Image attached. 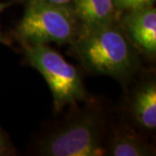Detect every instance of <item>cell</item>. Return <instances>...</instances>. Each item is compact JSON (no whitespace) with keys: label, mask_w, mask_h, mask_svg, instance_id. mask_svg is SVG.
I'll return each mask as SVG.
<instances>
[{"label":"cell","mask_w":156,"mask_h":156,"mask_svg":"<svg viewBox=\"0 0 156 156\" xmlns=\"http://www.w3.org/2000/svg\"><path fill=\"white\" fill-rule=\"evenodd\" d=\"M72 49L89 71L126 82L138 71V50L119 21L92 29H80Z\"/></svg>","instance_id":"6da1fadb"},{"label":"cell","mask_w":156,"mask_h":156,"mask_svg":"<svg viewBox=\"0 0 156 156\" xmlns=\"http://www.w3.org/2000/svg\"><path fill=\"white\" fill-rule=\"evenodd\" d=\"M105 117L95 103L76 109L41 140L40 155L101 156L106 154L103 144Z\"/></svg>","instance_id":"7a4b0ae2"},{"label":"cell","mask_w":156,"mask_h":156,"mask_svg":"<svg viewBox=\"0 0 156 156\" xmlns=\"http://www.w3.org/2000/svg\"><path fill=\"white\" fill-rule=\"evenodd\" d=\"M81 25L71 4L26 0L25 10L14 30L23 47L35 44H72Z\"/></svg>","instance_id":"3957f363"},{"label":"cell","mask_w":156,"mask_h":156,"mask_svg":"<svg viewBox=\"0 0 156 156\" xmlns=\"http://www.w3.org/2000/svg\"><path fill=\"white\" fill-rule=\"evenodd\" d=\"M25 60L45 79L53 96L54 110L87 101V91L80 72L48 44L23 47Z\"/></svg>","instance_id":"277c9868"},{"label":"cell","mask_w":156,"mask_h":156,"mask_svg":"<svg viewBox=\"0 0 156 156\" xmlns=\"http://www.w3.org/2000/svg\"><path fill=\"white\" fill-rule=\"evenodd\" d=\"M119 22L134 47L150 58L156 55V9L154 6L126 11Z\"/></svg>","instance_id":"5b68a950"},{"label":"cell","mask_w":156,"mask_h":156,"mask_svg":"<svg viewBox=\"0 0 156 156\" xmlns=\"http://www.w3.org/2000/svg\"><path fill=\"white\" fill-rule=\"evenodd\" d=\"M129 113L140 128L154 132L156 128V82L154 78L140 84L131 96Z\"/></svg>","instance_id":"8992f818"},{"label":"cell","mask_w":156,"mask_h":156,"mask_svg":"<svg viewBox=\"0 0 156 156\" xmlns=\"http://www.w3.org/2000/svg\"><path fill=\"white\" fill-rule=\"evenodd\" d=\"M70 4L81 28H97L120 18L113 0H73Z\"/></svg>","instance_id":"52a82bcc"},{"label":"cell","mask_w":156,"mask_h":156,"mask_svg":"<svg viewBox=\"0 0 156 156\" xmlns=\"http://www.w3.org/2000/svg\"><path fill=\"white\" fill-rule=\"evenodd\" d=\"M106 154L112 156L155 155V149L139 133L126 125L114 128L106 147Z\"/></svg>","instance_id":"ba28073f"},{"label":"cell","mask_w":156,"mask_h":156,"mask_svg":"<svg viewBox=\"0 0 156 156\" xmlns=\"http://www.w3.org/2000/svg\"><path fill=\"white\" fill-rule=\"evenodd\" d=\"M155 1L156 0H113L115 7L120 16L122 13L126 11L154 6Z\"/></svg>","instance_id":"9c48e42d"},{"label":"cell","mask_w":156,"mask_h":156,"mask_svg":"<svg viewBox=\"0 0 156 156\" xmlns=\"http://www.w3.org/2000/svg\"><path fill=\"white\" fill-rule=\"evenodd\" d=\"M17 151L11 143L9 136L0 128V156L15 155Z\"/></svg>","instance_id":"30bf717a"},{"label":"cell","mask_w":156,"mask_h":156,"mask_svg":"<svg viewBox=\"0 0 156 156\" xmlns=\"http://www.w3.org/2000/svg\"><path fill=\"white\" fill-rule=\"evenodd\" d=\"M17 2H18V0H11V1H9V2H0V14L5 11L6 8L10 7L13 4H16ZM0 44H5L6 46H9V47H12V40H11V38L8 35L4 33L1 30V29H0Z\"/></svg>","instance_id":"8fae6325"},{"label":"cell","mask_w":156,"mask_h":156,"mask_svg":"<svg viewBox=\"0 0 156 156\" xmlns=\"http://www.w3.org/2000/svg\"><path fill=\"white\" fill-rule=\"evenodd\" d=\"M46 2H50V3H53V4H60V5H63V4H70L73 0H44Z\"/></svg>","instance_id":"7c38bea8"}]
</instances>
